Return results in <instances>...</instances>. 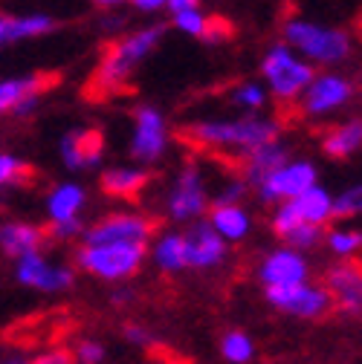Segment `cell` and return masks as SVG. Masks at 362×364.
<instances>
[{"label": "cell", "mask_w": 362, "mask_h": 364, "mask_svg": "<svg viewBox=\"0 0 362 364\" xmlns=\"http://www.w3.org/2000/svg\"><path fill=\"white\" fill-rule=\"evenodd\" d=\"M333 194L322 186H313L304 194H299L290 203H281L269 214V229L276 232V237H284L293 232L296 225H316V229H328L333 223Z\"/></svg>", "instance_id": "7"}, {"label": "cell", "mask_w": 362, "mask_h": 364, "mask_svg": "<svg viewBox=\"0 0 362 364\" xmlns=\"http://www.w3.org/2000/svg\"><path fill=\"white\" fill-rule=\"evenodd\" d=\"M183 9H200V0H168V12H183Z\"/></svg>", "instance_id": "41"}, {"label": "cell", "mask_w": 362, "mask_h": 364, "mask_svg": "<svg viewBox=\"0 0 362 364\" xmlns=\"http://www.w3.org/2000/svg\"><path fill=\"white\" fill-rule=\"evenodd\" d=\"M58 23L56 18L43 15V12H29V15H9V26H6V43H24V41H35L56 32Z\"/></svg>", "instance_id": "27"}, {"label": "cell", "mask_w": 362, "mask_h": 364, "mask_svg": "<svg viewBox=\"0 0 362 364\" xmlns=\"http://www.w3.org/2000/svg\"><path fill=\"white\" fill-rule=\"evenodd\" d=\"M50 84L47 75H18V78H0V116L26 119L41 107L43 87Z\"/></svg>", "instance_id": "18"}, {"label": "cell", "mask_w": 362, "mask_h": 364, "mask_svg": "<svg viewBox=\"0 0 362 364\" xmlns=\"http://www.w3.org/2000/svg\"><path fill=\"white\" fill-rule=\"evenodd\" d=\"M322 287L328 289L333 309L362 318V260H333L322 275Z\"/></svg>", "instance_id": "15"}, {"label": "cell", "mask_w": 362, "mask_h": 364, "mask_svg": "<svg viewBox=\"0 0 362 364\" xmlns=\"http://www.w3.org/2000/svg\"><path fill=\"white\" fill-rule=\"evenodd\" d=\"M162 38H165L162 23H148V26L130 29V32H122L119 38H113L93 70V78H90L93 96L96 99L119 96L128 87L130 75L137 73V67L162 43Z\"/></svg>", "instance_id": "2"}, {"label": "cell", "mask_w": 362, "mask_h": 364, "mask_svg": "<svg viewBox=\"0 0 362 364\" xmlns=\"http://www.w3.org/2000/svg\"><path fill=\"white\" fill-rule=\"evenodd\" d=\"M102 191L113 200H137L151 182L148 168L143 165H110L99 176Z\"/></svg>", "instance_id": "24"}, {"label": "cell", "mask_w": 362, "mask_h": 364, "mask_svg": "<svg viewBox=\"0 0 362 364\" xmlns=\"http://www.w3.org/2000/svg\"><path fill=\"white\" fill-rule=\"evenodd\" d=\"M148 260V246L137 243H105V246H87L78 243L76 266L84 275L96 278L102 284H128Z\"/></svg>", "instance_id": "6"}, {"label": "cell", "mask_w": 362, "mask_h": 364, "mask_svg": "<svg viewBox=\"0 0 362 364\" xmlns=\"http://www.w3.org/2000/svg\"><path fill=\"white\" fill-rule=\"evenodd\" d=\"M58 156L67 171H93L105 159V136L93 127H73L61 136Z\"/></svg>", "instance_id": "16"}, {"label": "cell", "mask_w": 362, "mask_h": 364, "mask_svg": "<svg viewBox=\"0 0 362 364\" xmlns=\"http://www.w3.org/2000/svg\"><path fill=\"white\" fill-rule=\"evenodd\" d=\"M209 208H212V191H209L206 171L200 168L197 159H189L171 176L165 188V200H162V211L174 225H192V223H200L209 214Z\"/></svg>", "instance_id": "5"}, {"label": "cell", "mask_w": 362, "mask_h": 364, "mask_svg": "<svg viewBox=\"0 0 362 364\" xmlns=\"http://www.w3.org/2000/svg\"><path fill=\"white\" fill-rule=\"evenodd\" d=\"M183 243H186V266L195 272H212L229 257V246L212 232V225L206 220L186 225Z\"/></svg>", "instance_id": "17"}, {"label": "cell", "mask_w": 362, "mask_h": 364, "mask_svg": "<svg viewBox=\"0 0 362 364\" xmlns=\"http://www.w3.org/2000/svg\"><path fill=\"white\" fill-rule=\"evenodd\" d=\"M90 4H96L102 12H108V9H119L122 4H130V0H90Z\"/></svg>", "instance_id": "42"}, {"label": "cell", "mask_w": 362, "mask_h": 364, "mask_svg": "<svg viewBox=\"0 0 362 364\" xmlns=\"http://www.w3.org/2000/svg\"><path fill=\"white\" fill-rule=\"evenodd\" d=\"M133 301H137V287H133L130 281L128 284H116L110 289V304L113 306H130Z\"/></svg>", "instance_id": "38"}, {"label": "cell", "mask_w": 362, "mask_h": 364, "mask_svg": "<svg viewBox=\"0 0 362 364\" xmlns=\"http://www.w3.org/2000/svg\"><path fill=\"white\" fill-rule=\"evenodd\" d=\"M232 107L241 110V116H261L269 105V96H267V87L261 81H238L229 87L226 93Z\"/></svg>", "instance_id": "28"}, {"label": "cell", "mask_w": 362, "mask_h": 364, "mask_svg": "<svg viewBox=\"0 0 362 364\" xmlns=\"http://www.w3.org/2000/svg\"><path fill=\"white\" fill-rule=\"evenodd\" d=\"M325 249L336 257V260H356L362 255V225L339 220L331 223L325 229Z\"/></svg>", "instance_id": "26"}, {"label": "cell", "mask_w": 362, "mask_h": 364, "mask_svg": "<svg viewBox=\"0 0 362 364\" xmlns=\"http://www.w3.org/2000/svg\"><path fill=\"white\" fill-rule=\"evenodd\" d=\"M87 208V188L81 182H58L43 197V214L50 223H64V220H78Z\"/></svg>", "instance_id": "23"}, {"label": "cell", "mask_w": 362, "mask_h": 364, "mask_svg": "<svg viewBox=\"0 0 362 364\" xmlns=\"http://www.w3.org/2000/svg\"><path fill=\"white\" fill-rule=\"evenodd\" d=\"M122 23H125V18H122L116 9H108V12L102 15V21H99V26H102L105 32H119Z\"/></svg>", "instance_id": "40"}, {"label": "cell", "mask_w": 362, "mask_h": 364, "mask_svg": "<svg viewBox=\"0 0 362 364\" xmlns=\"http://www.w3.org/2000/svg\"><path fill=\"white\" fill-rule=\"evenodd\" d=\"M154 237V220L140 211H113L96 223L84 225L81 243L105 246V243H137L148 246Z\"/></svg>", "instance_id": "10"}, {"label": "cell", "mask_w": 362, "mask_h": 364, "mask_svg": "<svg viewBox=\"0 0 362 364\" xmlns=\"http://www.w3.org/2000/svg\"><path fill=\"white\" fill-rule=\"evenodd\" d=\"M281 41L287 47L301 55L313 67H339L342 61L351 58L353 41L345 29L328 26L319 21H307V18H290L281 26Z\"/></svg>", "instance_id": "3"}, {"label": "cell", "mask_w": 362, "mask_h": 364, "mask_svg": "<svg viewBox=\"0 0 362 364\" xmlns=\"http://www.w3.org/2000/svg\"><path fill=\"white\" fill-rule=\"evenodd\" d=\"M284 246L301 252V255H310L313 249H319L322 240H325V229H316V225H296L293 232H287L284 237Z\"/></svg>", "instance_id": "33"}, {"label": "cell", "mask_w": 362, "mask_h": 364, "mask_svg": "<svg viewBox=\"0 0 362 364\" xmlns=\"http://www.w3.org/2000/svg\"><path fill=\"white\" fill-rule=\"evenodd\" d=\"M310 275H313L310 257L290 249V246L269 249L255 266V278L264 289H281V287L304 284V281H313Z\"/></svg>", "instance_id": "14"}, {"label": "cell", "mask_w": 362, "mask_h": 364, "mask_svg": "<svg viewBox=\"0 0 362 364\" xmlns=\"http://www.w3.org/2000/svg\"><path fill=\"white\" fill-rule=\"evenodd\" d=\"M29 176H32V168L21 156L0 154V191L24 186V182H29Z\"/></svg>", "instance_id": "32"}, {"label": "cell", "mask_w": 362, "mask_h": 364, "mask_svg": "<svg viewBox=\"0 0 362 364\" xmlns=\"http://www.w3.org/2000/svg\"><path fill=\"white\" fill-rule=\"evenodd\" d=\"M267 304L299 318V321H316L333 309V301L328 295V289L322 287V281H304V284H293V287H281V289H264Z\"/></svg>", "instance_id": "12"}, {"label": "cell", "mask_w": 362, "mask_h": 364, "mask_svg": "<svg viewBox=\"0 0 362 364\" xmlns=\"http://www.w3.org/2000/svg\"><path fill=\"white\" fill-rule=\"evenodd\" d=\"M353 99V84L351 78L339 75V73H316L313 81L307 84V90L299 99V110L307 119H322L331 116L336 110H342L348 102Z\"/></svg>", "instance_id": "13"}, {"label": "cell", "mask_w": 362, "mask_h": 364, "mask_svg": "<svg viewBox=\"0 0 362 364\" xmlns=\"http://www.w3.org/2000/svg\"><path fill=\"white\" fill-rule=\"evenodd\" d=\"M26 364H73V358L64 347H56V350H43V353L26 358Z\"/></svg>", "instance_id": "37"}, {"label": "cell", "mask_w": 362, "mask_h": 364, "mask_svg": "<svg viewBox=\"0 0 362 364\" xmlns=\"http://www.w3.org/2000/svg\"><path fill=\"white\" fill-rule=\"evenodd\" d=\"M81 235H84V217L50 223V229H47V237H53L56 243H73V240H81Z\"/></svg>", "instance_id": "36"}, {"label": "cell", "mask_w": 362, "mask_h": 364, "mask_svg": "<svg viewBox=\"0 0 362 364\" xmlns=\"http://www.w3.org/2000/svg\"><path fill=\"white\" fill-rule=\"evenodd\" d=\"M333 217L348 220V223L362 220V179L342 188L339 194H333Z\"/></svg>", "instance_id": "30"}, {"label": "cell", "mask_w": 362, "mask_h": 364, "mask_svg": "<svg viewBox=\"0 0 362 364\" xmlns=\"http://www.w3.org/2000/svg\"><path fill=\"white\" fill-rule=\"evenodd\" d=\"M258 70H261V84L267 87V96L279 102L281 107L299 105L301 93L316 75V67L307 64L301 55H296L284 41L273 43V47L264 53Z\"/></svg>", "instance_id": "4"}, {"label": "cell", "mask_w": 362, "mask_h": 364, "mask_svg": "<svg viewBox=\"0 0 362 364\" xmlns=\"http://www.w3.org/2000/svg\"><path fill=\"white\" fill-rule=\"evenodd\" d=\"M0 364H26V358H24V355H6Z\"/></svg>", "instance_id": "45"}, {"label": "cell", "mask_w": 362, "mask_h": 364, "mask_svg": "<svg viewBox=\"0 0 362 364\" xmlns=\"http://www.w3.org/2000/svg\"><path fill=\"white\" fill-rule=\"evenodd\" d=\"M143 364H183V361L174 358V355H151V358H145Z\"/></svg>", "instance_id": "43"}, {"label": "cell", "mask_w": 362, "mask_h": 364, "mask_svg": "<svg viewBox=\"0 0 362 364\" xmlns=\"http://www.w3.org/2000/svg\"><path fill=\"white\" fill-rule=\"evenodd\" d=\"M186 139L209 154L226 159H244L255 148L281 139V122L276 116H229V119H197L186 130Z\"/></svg>", "instance_id": "1"}, {"label": "cell", "mask_w": 362, "mask_h": 364, "mask_svg": "<svg viewBox=\"0 0 362 364\" xmlns=\"http://www.w3.org/2000/svg\"><path fill=\"white\" fill-rule=\"evenodd\" d=\"M133 130H130V145L128 154L137 165H157L171 145V133H168V119L162 110L154 105H140L133 110Z\"/></svg>", "instance_id": "8"}, {"label": "cell", "mask_w": 362, "mask_h": 364, "mask_svg": "<svg viewBox=\"0 0 362 364\" xmlns=\"http://www.w3.org/2000/svg\"><path fill=\"white\" fill-rule=\"evenodd\" d=\"M67 353L73 364H105L108 361V347L99 338H76Z\"/></svg>", "instance_id": "34"}, {"label": "cell", "mask_w": 362, "mask_h": 364, "mask_svg": "<svg viewBox=\"0 0 362 364\" xmlns=\"http://www.w3.org/2000/svg\"><path fill=\"white\" fill-rule=\"evenodd\" d=\"M319 186V168H316L313 159H299L293 156L290 162H284L281 168H276L269 173L261 186H255V197L258 203L264 205H281V203H290L296 200L299 194H304L307 188Z\"/></svg>", "instance_id": "9"}, {"label": "cell", "mask_w": 362, "mask_h": 364, "mask_svg": "<svg viewBox=\"0 0 362 364\" xmlns=\"http://www.w3.org/2000/svg\"><path fill=\"white\" fill-rule=\"evenodd\" d=\"M362 151V119L331 124L322 133V154L328 159H351Z\"/></svg>", "instance_id": "25"}, {"label": "cell", "mask_w": 362, "mask_h": 364, "mask_svg": "<svg viewBox=\"0 0 362 364\" xmlns=\"http://www.w3.org/2000/svg\"><path fill=\"white\" fill-rule=\"evenodd\" d=\"M206 223L212 225V232L226 243H244L252 235V211L244 203H232V205H212L206 214Z\"/></svg>", "instance_id": "21"}, {"label": "cell", "mask_w": 362, "mask_h": 364, "mask_svg": "<svg viewBox=\"0 0 362 364\" xmlns=\"http://www.w3.org/2000/svg\"><path fill=\"white\" fill-rule=\"evenodd\" d=\"M6 26H9V15L0 12V47H6Z\"/></svg>", "instance_id": "44"}, {"label": "cell", "mask_w": 362, "mask_h": 364, "mask_svg": "<svg viewBox=\"0 0 362 364\" xmlns=\"http://www.w3.org/2000/svg\"><path fill=\"white\" fill-rule=\"evenodd\" d=\"M293 154H290V145H284V139H273L267 142L261 148H255L249 156L241 159L238 165V176L247 182V188L252 191L255 186H261V182L273 173L276 168H281L284 162H290Z\"/></svg>", "instance_id": "20"}, {"label": "cell", "mask_w": 362, "mask_h": 364, "mask_svg": "<svg viewBox=\"0 0 362 364\" xmlns=\"http://www.w3.org/2000/svg\"><path fill=\"white\" fill-rule=\"evenodd\" d=\"M148 260L162 275H180L189 272L186 266V243H183V229H162L154 232L148 243Z\"/></svg>", "instance_id": "22"}, {"label": "cell", "mask_w": 362, "mask_h": 364, "mask_svg": "<svg viewBox=\"0 0 362 364\" xmlns=\"http://www.w3.org/2000/svg\"><path fill=\"white\" fill-rule=\"evenodd\" d=\"M15 281L32 292L58 295L76 284V269L64 260H53L47 252H32L15 260Z\"/></svg>", "instance_id": "11"}, {"label": "cell", "mask_w": 362, "mask_h": 364, "mask_svg": "<svg viewBox=\"0 0 362 364\" xmlns=\"http://www.w3.org/2000/svg\"><path fill=\"white\" fill-rule=\"evenodd\" d=\"M43 243H47L43 225L29 220H0V255L12 263L32 252H43Z\"/></svg>", "instance_id": "19"}, {"label": "cell", "mask_w": 362, "mask_h": 364, "mask_svg": "<svg viewBox=\"0 0 362 364\" xmlns=\"http://www.w3.org/2000/svg\"><path fill=\"white\" fill-rule=\"evenodd\" d=\"M130 6L137 9V12H162L168 9V0H130Z\"/></svg>", "instance_id": "39"}, {"label": "cell", "mask_w": 362, "mask_h": 364, "mask_svg": "<svg viewBox=\"0 0 362 364\" xmlns=\"http://www.w3.org/2000/svg\"><path fill=\"white\" fill-rule=\"evenodd\" d=\"M171 26H174L177 32L189 35V38L206 41L209 26H212V18H209L203 9H183V12H174V15H171Z\"/></svg>", "instance_id": "31"}, {"label": "cell", "mask_w": 362, "mask_h": 364, "mask_svg": "<svg viewBox=\"0 0 362 364\" xmlns=\"http://www.w3.org/2000/svg\"><path fill=\"white\" fill-rule=\"evenodd\" d=\"M255 353H258V347H255L252 336L244 330H226L220 336V358L226 364H249L255 358Z\"/></svg>", "instance_id": "29"}, {"label": "cell", "mask_w": 362, "mask_h": 364, "mask_svg": "<svg viewBox=\"0 0 362 364\" xmlns=\"http://www.w3.org/2000/svg\"><path fill=\"white\" fill-rule=\"evenodd\" d=\"M122 338H125L130 347H137V350H154V347L160 344L157 333H154L151 327H145V324H137V321H128V324L122 327Z\"/></svg>", "instance_id": "35"}]
</instances>
